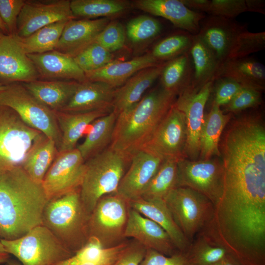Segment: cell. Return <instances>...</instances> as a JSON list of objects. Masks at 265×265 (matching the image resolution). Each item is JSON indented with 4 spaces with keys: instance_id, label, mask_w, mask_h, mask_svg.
I'll return each instance as SVG.
<instances>
[{
    "instance_id": "cell-1",
    "label": "cell",
    "mask_w": 265,
    "mask_h": 265,
    "mask_svg": "<svg viewBox=\"0 0 265 265\" xmlns=\"http://www.w3.org/2000/svg\"><path fill=\"white\" fill-rule=\"evenodd\" d=\"M42 183L20 166L0 172V238L12 240L42 225L48 201Z\"/></svg>"
},
{
    "instance_id": "cell-2",
    "label": "cell",
    "mask_w": 265,
    "mask_h": 265,
    "mask_svg": "<svg viewBox=\"0 0 265 265\" xmlns=\"http://www.w3.org/2000/svg\"><path fill=\"white\" fill-rule=\"evenodd\" d=\"M177 96L160 85L149 92L135 105L119 113L109 146L131 158L149 141Z\"/></svg>"
},
{
    "instance_id": "cell-3",
    "label": "cell",
    "mask_w": 265,
    "mask_h": 265,
    "mask_svg": "<svg viewBox=\"0 0 265 265\" xmlns=\"http://www.w3.org/2000/svg\"><path fill=\"white\" fill-rule=\"evenodd\" d=\"M89 218L79 188L49 200L43 212L42 225L74 254L89 238Z\"/></svg>"
},
{
    "instance_id": "cell-4",
    "label": "cell",
    "mask_w": 265,
    "mask_h": 265,
    "mask_svg": "<svg viewBox=\"0 0 265 265\" xmlns=\"http://www.w3.org/2000/svg\"><path fill=\"white\" fill-rule=\"evenodd\" d=\"M130 161L131 158L110 146L85 161L80 192L82 205L89 216L102 197L117 193Z\"/></svg>"
},
{
    "instance_id": "cell-5",
    "label": "cell",
    "mask_w": 265,
    "mask_h": 265,
    "mask_svg": "<svg viewBox=\"0 0 265 265\" xmlns=\"http://www.w3.org/2000/svg\"><path fill=\"white\" fill-rule=\"evenodd\" d=\"M0 240L6 251L22 265H54L73 254L43 225L18 238Z\"/></svg>"
},
{
    "instance_id": "cell-6",
    "label": "cell",
    "mask_w": 265,
    "mask_h": 265,
    "mask_svg": "<svg viewBox=\"0 0 265 265\" xmlns=\"http://www.w3.org/2000/svg\"><path fill=\"white\" fill-rule=\"evenodd\" d=\"M0 105L15 110L28 126L54 141L59 150L62 135L55 112L36 99L22 83L6 84L0 91Z\"/></svg>"
},
{
    "instance_id": "cell-7",
    "label": "cell",
    "mask_w": 265,
    "mask_h": 265,
    "mask_svg": "<svg viewBox=\"0 0 265 265\" xmlns=\"http://www.w3.org/2000/svg\"><path fill=\"white\" fill-rule=\"evenodd\" d=\"M164 200L175 222L190 242L213 215V203L204 195L187 187L174 188Z\"/></svg>"
},
{
    "instance_id": "cell-8",
    "label": "cell",
    "mask_w": 265,
    "mask_h": 265,
    "mask_svg": "<svg viewBox=\"0 0 265 265\" xmlns=\"http://www.w3.org/2000/svg\"><path fill=\"white\" fill-rule=\"evenodd\" d=\"M42 133L25 123L13 109L0 105V172L21 165Z\"/></svg>"
},
{
    "instance_id": "cell-9",
    "label": "cell",
    "mask_w": 265,
    "mask_h": 265,
    "mask_svg": "<svg viewBox=\"0 0 265 265\" xmlns=\"http://www.w3.org/2000/svg\"><path fill=\"white\" fill-rule=\"evenodd\" d=\"M127 203L116 193L102 197L89 216V237L98 239L105 248L116 245L124 237L128 212Z\"/></svg>"
},
{
    "instance_id": "cell-10",
    "label": "cell",
    "mask_w": 265,
    "mask_h": 265,
    "mask_svg": "<svg viewBox=\"0 0 265 265\" xmlns=\"http://www.w3.org/2000/svg\"><path fill=\"white\" fill-rule=\"evenodd\" d=\"M192 189L207 197L214 206L220 198L223 186L222 160L216 159L178 161V187Z\"/></svg>"
},
{
    "instance_id": "cell-11",
    "label": "cell",
    "mask_w": 265,
    "mask_h": 265,
    "mask_svg": "<svg viewBox=\"0 0 265 265\" xmlns=\"http://www.w3.org/2000/svg\"><path fill=\"white\" fill-rule=\"evenodd\" d=\"M186 141L185 115L173 105L142 149L158 155L164 160L178 161L186 158Z\"/></svg>"
},
{
    "instance_id": "cell-12",
    "label": "cell",
    "mask_w": 265,
    "mask_h": 265,
    "mask_svg": "<svg viewBox=\"0 0 265 265\" xmlns=\"http://www.w3.org/2000/svg\"><path fill=\"white\" fill-rule=\"evenodd\" d=\"M85 170V161L77 148L58 152L42 183L48 200L80 188Z\"/></svg>"
},
{
    "instance_id": "cell-13",
    "label": "cell",
    "mask_w": 265,
    "mask_h": 265,
    "mask_svg": "<svg viewBox=\"0 0 265 265\" xmlns=\"http://www.w3.org/2000/svg\"><path fill=\"white\" fill-rule=\"evenodd\" d=\"M213 81L199 89L191 85L179 94L174 106L185 115L187 130L186 158L196 160L200 153L201 132L204 120L205 106L211 96Z\"/></svg>"
},
{
    "instance_id": "cell-14",
    "label": "cell",
    "mask_w": 265,
    "mask_h": 265,
    "mask_svg": "<svg viewBox=\"0 0 265 265\" xmlns=\"http://www.w3.org/2000/svg\"><path fill=\"white\" fill-rule=\"evenodd\" d=\"M75 19L69 0H26L18 17L16 35L25 38L48 25Z\"/></svg>"
},
{
    "instance_id": "cell-15",
    "label": "cell",
    "mask_w": 265,
    "mask_h": 265,
    "mask_svg": "<svg viewBox=\"0 0 265 265\" xmlns=\"http://www.w3.org/2000/svg\"><path fill=\"white\" fill-rule=\"evenodd\" d=\"M0 78L7 84L39 79L35 66L16 34L4 35L0 41Z\"/></svg>"
},
{
    "instance_id": "cell-16",
    "label": "cell",
    "mask_w": 265,
    "mask_h": 265,
    "mask_svg": "<svg viewBox=\"0 0 265 265\" xmlns=\"http://www.w3.org/2000/svg\"><path fill=\"white\" fill-rule=\"evenodd\" d=\"M164 159L142 149L131 157L130 165L123 175L116 194L128 202L140 198Z\"/></svg>"
},
{
    "instance_id": "cell-17",
    "label": "cell",
    "mask_w": 265,
    "mask_h": 265,
    "mask_svg": "<svg viewBox=\"0 0 265 265\" xmlns=\"http://www.w3.org/2000/svg\"><path fill=\"white\" fill-rule=\"evenodd\" d=\"M246 26L233 19L209 15L201 20L197 34L207 45L219 65L227 60L238 35Z\"/></svg>"
},
{
    "instance_id": "cell-18",
    "label": "cell",
    "mask_w": 265,
    "mask_h": 265,
    "mask_svg": "<svg viewBox=\"0 0 265 265\" xmlns=\"http://www.w3.org/2000/svg\"><path fill=\"white\" fill-rule=\"evenodd\" d=\"M124 237L134 238L146 249L166 256L179 252L175 251L177 249L161 226L132 208L128 210Z\"/></svg>"
},
{
    "instance_id": "cell-19",
    "label": "cell",
    "mask_w": 265,
    "mask_h": 265,
    "mask_svg": "<svg viewBox=\"0 0 265 265\" xmlns=\"http://www.w3.org/2000/svg\"><path fill=\"white\" fill-rule=\"evenodd\" d=\"M138 9L170 21L174 26L193 35L199 31L200 22L206 15L192 10L180 0H137L134 2Z\"/></svg>"
},
{
    "instance_id": "cell-20",
    "label": "cell",
    "mask_w": 265,
    "mask_h": 265,
    "mask_svg": "<svg viewBox=\"0 0 265 265\" xmlns=\"http://www.w3.org/2000/svg\"><path fill=\"white\" fill-rule=\"evenodd\" d=\"M110 22L108 18L69 21L54 50L74 57L94 42Z\"/></svg>"
},
{
    "instance_id": "cell-21",
    "label": "cell",
    "mask_w": 265,
    "mask_h": 265,
    "mask_svg": "<svg viewBox=\"0 0 265 265\" xmlns=\"http://www.w3.org/2000/svg\"><path fill=\"white\" fill-rule=\"evenodd\" d=\"M39 75V80H46L86 81L85 73L73 57L55 50L27 54Z\"/></svg>"
},
{
    "instance_id": "cell-22",
    "label": "cell",
    "mask_w": 265,
    "mask_h": 265,
    "mask_svg": "<svg viewBox=\"0 0 265 265\" xmlns=\"http://www.w3.org/2000/svg\"><path fill=\"white\" fill-rule=\"evenodd\" d=\"M115 90V88L103 82L86 80L80 82L69 102L61 111L82 113L113 110Z\"/></svg>"
},
{
    "instance_id": "cell-23",
    "label": "cell",
    "mask_w": 265,
    "mask_h": 265,
    "mask_svg": "<svg viewBox=\"0 0 265 265\" xmlns=\"http://www.w3.org/2000/svg\"><path fill=\"white\" fill-rule=\"evenodd\" d=\"M165 63L138 72L122 85L115 88L112 103L113 110L118 115L137 104L144 93L160 77Z\"/></svg>"
},
{
    "instance_id": "cell-24",
    "label": "cell",
    "mask_w": 265,
    "mask_h": 265,
    "mask_svg": "<svg viewBox=\"0 0 265 265\" xmlns=\"http://www.w3.org/2000/svg\"><path fill=\"white\" fill-rule=\"evenodd\" d=\"M130 207L161 226L168 234L177 250L186 253L191 242L177 225L164 200L142 198L128 202Z\"/></svg>"
},
{
    "instance_id": "cell-25",
    "label": "cell",
    "mask_w": 265,
    "mask_h": 265,
    "mask_svg": "<svg viewBox=\"0 0 265 265\" xmlns=\"http://www.w3.org/2000/svg\"><path fill=\"white\" fill-rule=\"evenodd\" d=\"M161 63L149 53L128 61L113 60L85 75L87 80L103 82L117 88L138 72Z\"/></svg>"
},
{
    "instance_id": "cell-26",
    "label": "cell",
    "mask_w": 265,
    "mask_h": 265,
    "mask_svg": "<svg viewBox=\"0 0 265 265\" xmlns=\"http://www.w3.org/2000/svg\"><path fill=\"white\" fill-rule=\"evenodd\" d=\"M219 78H228L243 87L263 92L265 88V67L249 56L229 59L219 65L214 80Z\"/></svg>"
},
{
    "instance_id": "cell-27",
    "label": "cell",
    "mask_w": 265,
    "mask_h": 265,
    "mask_svg": "<svg viewBox=\"0 0 265 265\" xmlns=\"http://www.w3.org/2000/svg\"><path fill=\"white\" fill-rule=\"evenodd\" d=\"M80 82L75 80H37L22 83L39 102L54 112L61 111L68 103Z\"/></svg>"
},
{
    "instance_id": "cell-28",
    "label": "cell",
    "mask_w": 265,
    "mask_h": 265,
    "mask_svg": "<svg viewBox=\"0 0 265 265\" xmlns=\"http://www.w3.org/2000/svg\"><path fill=\"white\" fill-rule=\"evenodd\" d=\"M112 110L103 109L82 113L55 112L62 135L58 152L77 148L76 145L78 140L92 123L96 119Z\"/></svg>"
},
{
    "instance_id": "cell-29",
    "label": "cell",
    "mask_w": 265,
    "mask_h": 265,
    "mask_svg": "<svg viewBox=\"0 0 265 265\" xmlns=\"http://www.w3.org/2000/svg\"><path fill=\"white\" fill-rule=\"evenodd\" d=\"M58 153L55 142L42 133L34 140L20 166L34 181L42 183Z\"/></svg>"
},
{
    "instance_id": "cell-30",
    "label": "cell",
    "mask_w": 265,
    "mask_h": 265,
    "mask_svg": "<svg viewBox=\"0 0 265 265\" xmlns=\"http://www.w3.org/2000/svg\"><path fill=\"white\" fill-rule=\"evenodd\" d=\"M232 113H224L220 107L212 104L209 112L205 115L200 139V159L214 156H221L219 141L223 131L232 117Z\"/></svg>"
},
{
    "instance_id": "cell-31",
    "label": "cell",
    "mask_w": 265,
    "mask_h": 265,
    "mask_svg": "<svg viewBox=\"0 0 265 265\" xmlns=\"http://www.w3.org/2000/svg\"><path fill=\"white\" fill-rule=\"evenodd\" d=\"M127 247L119 243L105 248L98 239L90 237L73 255L54 265H112Z\"/></svg>"
},
{
    "instance_id": "cell-32",
    "label": "cell",
    "mask_w": 265,
    "mask_h": 265,
    "mask_svg": "<svg viewBox=\"0 0 265 265\" xmlns=\"http://www.w3.org/2000/svg\"><path fill=\"white\" fill-rule=\"evenodd\" d=\"M117 116L112 110L90 125L84 141L77 147L85 161L110 145Z\"/></svg>"
},
{
    "instance_id": "cell-33",
    "label": "cell",
    "mask_w": 265,
    "mask_h": 265,
    "mask_svg": "<svg viewBox=\"0 0 265 265\" xmlns=\"http://www.w3.org/2000/svg\"><path fill=\"white\" fill-rule=\"evenodd\" d=\"M193 66L191 85L199 89L206 83L213 81L219 63L212 52L197 35L193 36L189 51Z\"/></svg>"
},
{
    "instance_id": "cell-34",
    "label": "cell",
    "mask_w": 265,
    "mask_h": 265,
    "mask_svg": "<svg viewBox=\"0 0 265 265\" xmlns=\"http://www.w3.org/2000/svg\"><path fill=\"white\" fill-rule=\"evenodd\" d=\"M193 66L189 53L166 62L160 76V85L178 95L191 85Z\"/></svg>"
},
{
    "instance_id": "cell-35",
    "label": "cell",
    "mask_w": 265,
    "mask_h": 265,
    "mask_svg": "<svg viewBox=\"0 0 265 265\" xmlns=\"http://www.w3.org/2000/svg\"><path fill=\"white\" fill-rule=\"evenodd\" d=\"M125 0H72L70 7L75 19H96L117 16L131 8Z\"/></svg>"
},
{
    "instance_id": "cell-36",
    "label": "cell",
    "mask_w": 265,
    "mask_h": 265,
    "mask_svg": "<svg viewBox=\"0 0 265 265\" xmlns=\"http://www.w3.org/2000/svg\"><path fill=\"white\" fill-rule=\"evenodd\" d=\"M185 254L189 265H213L233 257L226 248L202 231L192 241Z\"/></svg>"
},
{
    "instance_id": "cell-37",
    "label": "cell",
    "mask_w": 265,
    "mask_h": 265,
    "mask_svg": "<svg viewBox=\"0 0 265 265\" xmlns=\"http://www.w3.org/2000/svg\"><path fill=\"white\" fill-rule=\"evenodd\" d=\"M178 187V161L165 159L146 187L140 198L145 200H164Z\"/></svg>"
},
{
    "instance_id": "cell-38",
    "label": "cell",
    "mask_w": 265,
    "mask_h": 265,
    "mask_svg": "<svg viewBox=\"0 0 265 265\" xmlns=\"http://www.w3.org/2000/svg\"><path fill=\"white\" fill-rule=\"evenodd\" d=\"M68 21H59L48 25L25 38L16 36L27 54L52 51L54 50Z\"/></svg>"
},
{
    "instance_id": "cell-39",
    "label": "cell",
    "mask_w": 265,
    "mask_h": 265,
    "mask_svg": "<svg viewBox=\"0 0 265 265\" xmlns=\"http://www.w3.org/2000/svg\"><path fill=\"white\" fill-rule=\"evenodd\" d=\"M193 35L183 30L169 35L158 42L153 47L151 55L159 62L168 61L189 52Z\"/></svg>"
},
{
    "instance_id": "cell-40",
    "label": "cell",
    "mask_w": 265,
    "mask_h": 265,
    "mask_svg": "<svg viewBox=\"0 0 265 265\" xmlns=\"http://www.w3.org/2000/svg\"><path fill=\"white\" fill-rule=\"evenodd\" d=\"M126 34L133 44L150 41L159 36L162 26L157 19L147 15H141L131 19L127 24Z\"/></svg>"
},
{
    "instance_id": "cell-41",
    "label": "cell",
    "mask_w": 265,
    "mask_h": 265,
    "mask_svg": "<svg viewBox=\"0 0 265 265\" xmlns=\"http://www.w3.org/2000/svg\"><path fill=\"white\" fill-rule=\"evenodd\" d=\"M79 67L87 73L99 69L113 61L111 53L93 42L73 57Z\"/></svg>"
},
{
    "instance_id": "cell-42",
    "label": "cell",
    "mask_w": 265,
    "mask_h": 265,
    "mask_svg": "<svg viewBox=\"0 0 265 265\" xmlns=\"http://www.w3.org/2000/svg\"><path fill=\"white\" fill-rule=\"evenodd\" d=\"M265 49V32H251L246 28L237 36L228 59L247 57Z\"/></svg>"
},
{
    "instance_id": "cell-43",
    "label": "cell",
    "mask_w": 265,
    "mask_h": 265,
    "mask_svg": "<svg viewBox=\"0 0 265 265\" xmlns=\"http://www.w3.org/2000/svg\"><path fill=\"white\" fill-rule=\"evenodd\" d=\"M126 31L118 21H110L100 33L95 42L110 53L121 50L125 45Z\"/></svg>"
},
{
    "instance_id": "cell-44",
    "label": "cell",
    "mask_w": 265,
    "mask_h": 265,
    "mask_svg": "<svg viewBox=\"0 0 265 265\" xmlns=\"http://www.w3.org/2000/svg\"><path fill=\"white\" fill-rule=\"evenodd\" d=\"M262 93L257 89L243 87L224 106V111L233 114L258 107L262 103Z\"/></svg>"
},
{
    "instance_id": "cell-45",
    "label": "cell",
    "mask_w": 265,
    "mask_h": 265,
    "mask_svg": "<svg viewBox=\"0 0 265 265\" xmlns=\"http://www.w3.org/2000/svg\"><path fill=\"white\" fill-rule=\"evenodd\" d=\"M247 11L245 0H211L206 13L212 16L233 19Z\"/></svg>"
},
{
    "instance_id": "cell-46",
    "label": "cell",
    "mask_w": 265,
    "mask_h": 265,
    "mask_svg": "<svg viewBox=\"0 0 265 265\" xmlns=\"http://www.w3.org/2000/svg\"><path fill=\"white\" fill-rule=\"evenodd\" d=\"M243 87L235 81L226 78L215 79L212 83V92H213L212 104L219 106L227 105Z\"/></svg>"
},
{
    "instance_id": "cell-47",
    "label": "cell",
    "mask_w": 265,
    "mask_h": 265,
    "mask_svg": "<svg viewBox=\"0 0 265 265\" xmlns=\"http://www.w3.org/2000/svg\"><path fill=\"white\" fill-rule=\"evenodd\" d=\"M26 0H0V16L9 34H16L17 22Z\"/></svg>"
},
{
    "instance_id": "cell-48",
    "label": "cell",
    "mask_w": 265,
    "mask_h": 265,
    "mask_svg": "<svg viewBox=\"0 0 265 265\" xmlns=\"http://www.w3.org/2000/svg\"><path fill=\"white\" fill-rule=\"evenodd\" d=\"M139 265H189L185 253L178 252L166 256L156 250L146 249Z\"/></svg>"
},
{
    "instance_id": "cell-49",
    "label": "cell",
    "mask_w": 265,
    "mask_h": 265,
    "mask_svg": "<svg viewBox=\"0 0 265 265\" xmlns=\"http://www.w3.org/2000/svg\"><path fill=\"white\" fill-rule=\"evenodd\" d=\"M143 246L127 248L112 265H139L146 252Z\"/></svg>"
},
{
    "instance_id": "cell-50",
    "label": "cell",
    "mask_w": 265,
    "mask_h": 265,
    "mask_svg": "<svg viewBox=\"0 0 265 265\" xmlns=\"http://www.w3.org/2000/svg\"><path fill=\"white\" fill-rule=\"evenodd\" d=\"M188 8L194 11L206 13L208 9L210 0H180Z\"/></svg>"
},
{
    "instance_id": "cell-51",
    "label": "cell",
    "mask_w": 265,
    "mask_h": 265,
    "mask_svg": "<svg viewBox=\"0 0 265 265\" xmlns=\"http://www.w3.org/2000/svg\"><path fill=\"white\" fill-rule=\"evenodd\" d=\"M247 11L265 14V1L263 0H245Z\"/></svg>"
},
{
    "instance_id": "cell-52",
    "label": "cell",
    "mask_w": 265,
    "mask_h": 265,
    "mask_svg": "<svg viewBox=\"0 0 265 265\" xmlns=\"http://www.w3.org/2000/svg\"><path fill=\"white\" fill-rule=\"evenodd\" d=\"M10 258V255L6 251L0 240V264H5Z\"/></svg>"
},
{
    "instance_id": "cell-53",
    "label": "cell",
    "mask_w": 265,
    "mask_h": 265,
    "mask_svg": "<svg viewBox=\"0 0 265 265\" xmlns=\"http://www.w3.org/2000/svg\"><path fill=\"white\" fill-rule=\"evenodd\" d=\"M213 265H240L235 259L233 257H229L223 259Z\"/></svg>"
},
{
    "instance_id": "cell-54",
    "label": "cell",
    "mask_w": 265,
    "mask_h": 265,
    "mask_svg": "<svg viewBox=\"0 0 265 265\" xmlns=\"http://www.w3.org/2000/svg\"><path fill=\"white\" fill-rule=\"evenodd\" d=\"M0 31L4 35H9L7 28L0 16Z\"/></svg>"
},
{
    "instance_id": "cell-55",
    "label": "cell",
    "mask_w": 265,
    "mask_h": 265,
    "mask_svg": "<svg viewBox=\"0 0 265 265\" xmlns=\"http://www.w3.org/2000/svg\"><path fill=\"white\" fill-rule=\"evenodd\" d=\"M4 265H22V264L19 261L10 258L9 260L5 263Z\"/></svg>"
},
{
    "instance_id": "cell-56",
    "label": "cell",
    "mask_w": 265,
    "mask_h": 265,
    "mask_svg": "<svg viewBox=\"0 0 265 265\" xmlns=\"http://www.w3.org/2000/svg\"><path fill=\"white\" fill-rule=\"evenodd\" d=\"M5 85L6 84H3L1 82H0V91L4 89V88H5Z\"/></svg>"
},
{
    "instance_id": "cell-57",
    "label": "cell",
    "mask_w": 265,
    "mask_h": 265,
    "mask_svg": "<svg viewBox=\"0 0 265 265\" xmlns=\"http://www.w3.org/2000/svg\"><path fill=\"white\" fill-rule=\"evenodd\" d=\"M4 35L0 31V41Z\"/></svg>"
}]
</instances>
